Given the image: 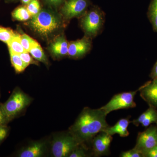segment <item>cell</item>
Segmentation results:
<instances>
[{
  "label": "cell",
  "instance_id": "obj_1",
  "mask_svg": "<svg viewBox=\"0 0 157 157\" xmlns=\"http://www.w3.org/2000/svg\"><path fill=\"white\" fill-rule=\"evenodd\" d=\"M107 114L100 108L92 109L85 107L69 131L82 143L91 142L98 133L104 132L109 126L106 121Z\"/></svg>",
  "mask_w": 157,
  "mask_h": 157
},
{
  "label": "cell",
  "instance_id": "obj_2",
  "mask_svg": "<svg viewBox=\"0 0 157 157\" xmlns=\"http://www.w3.org/2000/svg\"><path fill=\"white\" fill-rule=\"evenodd\" d=\"M29 24L34 32L42 37L48 38L60 28L62 21L60 17L53 11L42 9L32 17Z\"/></svg>",
  "mask_w": 157,
  "mask_h": 157
},
{
  "label": "cell",
  "instance_id": "obj_3",
  "mask_svg": "<svg viewBox=\"0 0 157 157\" xmlns=\"http://www.w3.org/2000/svg\"><path fill=\"white\" fill-rule=\"evenodd\" d=\"M81 17L80 25L86 36L93 39L101 33L105 22V16L100 7L93 6Z\"/></svg>",
  "mask_w": 157,
  "mask_h": 157
},
{
  "label": "cell",
  "instance_id": "obj_4",
  "mask_svg": "<svg viewBox=\"0 0 157 157\" xmlns=\"http://www.w3.org/2000/svg\"><path fill=\"white\" fill-rule=\"evenodd\" d=\"M82 144L69 131L56 135L52 142V155L54 157H69L75 148Z\"/></svg>",
  "mask_w": 157,
  "mask_h": 157
},
{
  "label": "cell",
  "instance_id": "obj_5",
  "mask_svg": "<svg viewBox=\"0 0 157 157\" xmlns=\"http://www.w3.org/2000/svg\"><path fill=\"white\" fill-rule=\"evenodd\" d=\"M31 98L18 88L14 89L9 99L2 104L4 112L9 121L19 114L31 103Z\"/></svg>",
  "mask_w": 157,
  "mask_h": 157
},
{
  "label": "cell",
  "instance_id": "obj_6",
  "mask_svg": "<svg viewBox=\"0 0 157 157\" xmlns=\"http://www.w3.org/2000/svg\"><path fill=\"white\" fill-rule=\"evenodd\" d=\"M139 89L137 90L118 94L100 109L104 110L107 115L110 112L118 109L135 108L136 104L134 101L135 97Z\"/></svg>",
  "mask_w": 157,
  "mask_h": 157
},
{
  "label": "cell",
  "instance_id": "obj_7",
  "mask_svg": "<svg viewBox=\"0 0 157 157\" xmlns=\"http://www.w3.org/2000/svg\"><path fill=\"white\" fill-rule=\"evenodd\" d=\"M91 5L90 0H65L61 12L65 19L81 17Z\"/></svg>",
  "mask_w": 157,
  "mask_h": 157
},
{
  "label": "cell",
  "instance_id": "obj_8",
  "mask_svg": "<svg viewBox=\"0 0 157 157\" xmlns=\"http://www.w3.org/2000/svg\"><path fill=\"white\" fill-rule=\"evenodd\" d=\"M157 145V124L151 125L142 132L138 133L134 148L143 155Z\"/></svg>",
  "mask_w": 157,
  "mask_h": 157
},
{
  "label": "cell",
  "instance_id": "obj_9",
  "mask_svg": "<svg viewBox=\"0 0 157 157\" xmlns=\"http://www.w3.org/2000/svg\"><path fill=\"white\" fill-rule=\"evenodd\" d=\"M112 136L105 132H101L96 135L91 141V152L95 157L107 155L110 153V144Z\"/></svg>",
  "mask_w": 157,
  "mask_h": 157
},
{
  "label": "cell",
  "instance_id": "obj_10",
  "mask_svg": "<svg viewBox=\"0 0 157 157\" xmlns=\"http://www.w3.org/2000/svg\"><path fill=\"white\" fill-rule=\"evenodd\" d=\"M92 39L85 36L81 39L69 43L68 54L73 58H79L87 54L92 48Z\"/></svg>",
  "mask_w": 157,
  "mask_h": 157
},
{
  "label": "cell",
  "instance_id": "obj_11",
  "mask_svg": "<svg viewBox=\"0 0 157 157\" xmlns=\"http://www.w3.org/2000/svg\"><path fill=\"white\" fill-rule=\"evenodd\" d=\"M141 98L149 106L157 109V78L147 82L139 88Z\"/></svg>",
  "mask_w": 157,
  "mask_h": 157
},
{
  "label": "cell",
  "instance_id": "obj_12",
  "mask_svg": "<svg viewBox=\"0 0 157 157\" xmlns=\"http://www.w3.org/2000/svg\"><path fill=\"white\" fill-rule=\"evenodd\" d=\"M47 145L45 141H38L29 144L18 152L16 156L41 157L45 155Z\"/></svg>",
  "mask_w": 157,
  "mask_h": 157
},
{
  "label": "cell",
  "instance_id": "obj_13",
  "mask_svg": "<svg viewBox=\"0 0 157 157\" xmlns=\"http://www.w3.org/2000/svg\"><path fill=\"white\" fill-rule=\"evenodd\" d=\"M131 123L136 126L138 127L141 124L142 126L145 128H147L151 124H157V109L154 107L149 106L146 111Z\"/></svg>",
  "mask_w": 157,
  "mask_h": 157
},
{
  "label": "cell",
  "instance_id": "obj_14",
  "mask_svg": "<svg viewBox=\"0 0 157 157\" xmlns=\"http://www.w3.org/2000/svg\"><path fill=\"white\" fill-rule=\"evenodd\" d=\"M130 117L122 118L119 120L114 125L107 127L104 132L108 135H113L118 134L121 137H127L129 136V132L128 130L129 125L132 122L130 120Z\"/></svg>",
  "mask_w": 157,
  "mask_h": 157
},
{
  "label": "cell",
  "instance_id": "obj_15",
  "mask_svg": "<svg viewBox=\"0 0 157 157\" xmlns=\"http://www.w3.org/2000/svg\"><path fill=\"white\" fill-rule=\"evenodd\" d=\"M69 43L63 36L57 37L50 45V50L55 56L61 57L68 55Z\"/></svg>",
  "mask_w": 157,
  "mask_h": 157
},
{
  "label": "cell",
  "instance_id": "obj_16",
  "mask_svg": "<svg viewBox=\"0 0 157 157\" xmlns=\"http://www.w3.org/2000/svg\"><path fill=\"white\" fill-rule=\"evenodd\" d=\"M147 16L154 31L157 33V0H151L147 12Z\"/></svg>",
  "mask_w": 157,
  "mask_h": 157
},
{
  "label": "cell",
  "instance_id": "obj_17",
  "mask_svg": "<svg viewBox=\"0 0 157 157\" xmlns=\"http://www.w3.org/2000/svg\"><path fill=\"white\" fill-rule=\"evenodd\" d=\"M9 52L19 55L25 51L21 45L20 40V35L16 33L15 36L7 44Z\"/></svg>",
  "mask_w": 157,
  "mask_h": 157
},
{
  "label": "cell",
  "instance_id": "obj_18",
  "mask_svg": "<svg viewBox=\"0 0 157 157\" xmlns=\"http://www.w3.org/2000/svg\"><path fill=\"white\" fill-rule=\"evenodd\" d=\"M29 52L32 55V57L36 60L42 62L46 64H48V60L45 56L44 51L41 46L36 41L31 47Z\"/></svg>",
  "mask_w": 157,
  "mask_h": 157
},
{
  "label": "cell",
  "instance_id": "obj_19",
  "mask_svg": "<svg viewBox=\"0 0 157 157\" xmlns=\"http://www.w3.org/2000/svg\"><path fill=\"white\" fill-rule=\"evenodd\" d=\"M12 17L19 21H25L32 18V16L26 6H21L16 8L12 12Z\"/></svg>",
  "mask_w": 157,
  "mask_h": 157
},
{
  "label": "cell",
  "instance_id": "obj_20",
  "mask_svg": "<svg viewBox=\"0 0 157 157\" xmlns=\"http://www.w3.org/2000/svg\"><path fill=\"white\" fill-rule=\"evenodd\" d=\"M11 64L14 67L15 72L21 73L23 72L28 66L23 61L19 55L9 52Z\"/></svg>",
  "mask_w": 157,
  "mask_h": 157
},
{
  "label": "cell",
  "instance_id": "obj_21",
  "mask_svg": "<svg viewBox=\"0 0 157 157\" xmlns=\"http://www.w3.org/2000/svg\"><path fill=\"white\" fill-rule=\"evenodd\" d=\"M16 33L11 29L0 25V41L8 44L15 36Z\"/></svg>",
  "mask_w": 157,
  "mask_h": 157
},
{
  "label": "cell",
  "instance_id": "obj_22",
  "mask_svg": "<svg viewBox=\"0 0 157 157\" xmlns=\"http://www.w3.org/2000/svg\"><path fill=\"white\" fill-rule=\"evenodd\" d=\"M88 155L87 147L86 144H82L75 148L70 154L69 157H86Z\"/></svg>",
  "mask_w": 157,
  "mask_h": 157
},
{
  "label": "cell",
  "instance_id": "obj_23",
  "mask_svg": "<svg viewBox=\"0 0 157 157\" xmlns=\"http://www.w3.org/2000/svg\"><path fill=\"white\" fill-rule=\"evenodd\" d=\"M26 7L32 17L38 14L41 10L39 0H31Z\"/></svg>",
  "mask_w": 157,
  "mask_h": 157
},
{
  "label": "cell",
  "instance_id": "obj_24",
  "mask_svg": "<svg viewBox=\"0 0 157 157\" xmlns=\"http://www.w3.org/2000/svg\"><path fill=\"white\" fill-rule=\"evenodd\" d=\"M20 40L21 45L25 51L29 52L36 41L31 38L28 35L23 34L20 35Z\"/></svg>",
  "mask_w": 157,
  "mask_h": 157
},
{
  "label": "cell",
  "instance_id": "obj_25",
  "mask_svg": "<svg viewBox=\"0 0 157 157\" xmlns=\"http://www.w3.org/2000/svg\"><path fill=\"white\" fill-rule=\"evenodd\" d=\"M19 55L23 61L28 66L30 64H38V63L34 60L33 58L29 53V52H25L22 53H21Z\"/></svg>",
  "mask_w": 157,
  "mask_h": 157
},
{
  "label": "cell",
  "instance_id": "obj_26",
  "mask_svg": "<svg viewBox=\"0 0 157 157\" xmlns=\"http://www.w3.org/2000/svg\"><path fill=\"white\" fill-rule=\"evenodd\" d=\"M121 157H143V155L140 152L135 148L130 150L123 151L121 154Z\"/></svg>",
  "mask_w": 157,
  "mask_h": 157
},
{
  "label": "cell",
  "instance_id": "obj_27",
  "mask_svg": "<svg viewBox=\"0 0 157 157\" xmlns=\"http://www.w3.org/2000/svg\"><path fill=\"white\" fill-rule=\"evenodd\" d=\"M9 129L7 125H0V145L9 134Z\"/></svg>",
  "mask_w": 157,
  "mask_h": 157
},
{
  "label": "cell",
  "instance_id": "obj_28",
  "mask_svg": "<svg viewBox=\"0 0 157 157\" xmlns=\"http://www.w3.org/2000/svg\"><path fill=\"white\" fill-rule=\"evenodd\" d=\"M9 122V121L6 117V114L4 112L2 104L0 103V125L7 124Z\"/></svg>",
  "mask_w": 157,
  "mask_h": 157
},
{
  "label": "cell",
  "instance_id": "obj_29",
  "mask_svg": "<svg viewBox=\"0 0 157 157\" xmlns=\"http://www.w3.org/2000/svg\"><path fill=\"white\" fill-rule=\"evenodd\" d=\"M144 157H157V145L144 153Z\"/></svg>",
  "mask_w": 157,
  "mask_h": 157
},
{
  "label": "cell",
  "instance_id": "obj_30",
  "mask_svg": "<svg viewBox=\"0 0 157 157\" xmlns=\"http://www.w3.org/2000/svg\"><path fill=\"white\" fill-rule=\"evenodd\" d=\"M49 6L57 7L61 5L65 0H44Z\"/></svg>",
  "mask_w": 157,
  "mask_h": 157
},
{
  "label": "cell",
  "instance_id": "obj_31",
  "mask_svg": "<svg viewBox=\"0 0 157 157\" xmlns=\"http://www.w3.org/2000/svg\"><path fill=\"white\" fill-rule=\"evenodd\" d=\"M150 77L152 79L157 78V61L153 67L152 69L151 72L150 74Z\"/></svg>",
  "mask_w": 157,
  "mask_h": 157
},
{
  "label": "cell",
  "instance_id": "obj_32",
  "mask_svg": "<svg viewBox=\"0 0 157 157\" xmlns=\"http://www.w3.org/2000/svg\"><path fill=\"white\" fill-rule=\"evenodd\" d=\"M31 1V0H21V2L23 5H27Z\"/></svg>",
  "mask_w": 157,
  "mask_h": 157
},
{
  "label": "cell",
  "instance_id": "obj_33",
  "mask_svg": "<svg viewBox=\"0 0 157 157\" xmlns=\"http://www.w3.org/2000/svg\"><path fill=\"white\" fill-rule=\"evenodd\" d=\"M6 2H14V1H17V0H5Z\"/></svg>",
  "mask_w": 157,
  "mask_h": 157
}]
</instances>
